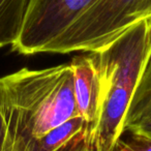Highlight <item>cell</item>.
Listing matches in <instances>:
<instances>
[{
	"label": "cell",
	"mask_w": 151,
	"mask_h": 151,
	"mask_svg": "<svg viewBox=\"0 0 151 151\" xmlns=\"http://www.w3.org/2000/svg\"><path fill=\"white\" fill-rule=\"evenodd\" d=\"M151 124V54L124 120V132Z\"/></svg>",
	"instance_id": "obj_5"
},
{
	"label": "cell",
	"mask_w": 151,
	"mask_h": 151,
	"mask_svg": "<svg viewBox=\"0 0 151 151\" xmlns=\"http://www.w3.org/2000/svg\"><path fill=\"white\" fill-rule=\"evenodd\" d=\"M114 151H151V139L138 132H127L124 138L121 136Z\"/></svg>",
	"instance_id": "obj_7"
},
{
	"label": "cell",
	"mask_w": 151,
	"mask_h": 151,
	"mask_svg": "<svg viewBox=\"0 0 151 151\" xmlns=\"http://www.w3.org/2000/svg\"><path fill=\"white\" fill-rule=\"evenodd\" d=\"M143 20H151V0H96L44 53L96 52Z\"/></svg>",
	"instance_id": "obj_2"
},
{
	"label": "cell",
	"mask_w": 151,
	"mask_h": 151,
	"mask_svg": "<svg viewBox=\"0 0 151 151\" xmlns=\"http://www.w3.org/2000/svg\"><path fill=\"white\" fill-rule=\"evenodd\" d=\"M101 85L99 119L93 151H114L124 132V120L151 54V20L128 28L111 44L92 52Z\"/></svg>",
	"instance_id": "obj_1"
},
{
	"label": "cell",
	"mask_w": 151,
	"mask_h": 151,
	"mask_svg": "<svg viewBox=\"0 0 151 151\" xmlns=\"http://www.w3.org/2000/svg\"><path fill=\"white\" fill-rule=\"evenodd\" d=\"M4 138H5V120L4 117H3L2 111L0 109V150L2 148Z\"/></svg>",
	"instance_id": "obj_8"
},
{
	"label": "cell",
	"mask_w": 151,
	"mask_h": 151,
	"mask_svg": "<svg viewBox=\"0 0 151 151\" xmlns=\"http://www.w3.org/2000/svg\"><path fill=\"white\" fill-rule=\"evenodd\" d=\"M96 0H29L19 37L12 46L22 55L44 53Z\"/></svg>",
	"instance_id": "obj_3"
},
{
	"label": "cell",
	"mask_w": 151,
	"mask_h": 151,
	"mask_svg": "<svg viewBox=\"0 0 151 151\" xmlns=\"http://www.w3.org/2000/svg\"><path fill=\"white\" fill-rule=\"evenodd\" d=\"M69 65L73 70L77 109L94 132L99 119L101 101V78L94 54L90 52L73 57Z\"/></svg>",
	"instance_id": "obj_4"
},
{
	"label": "cell",
	"mask_w": 151,
	"mask_h": 151,
	"mask_svg": "<svg viewBox=\"0 0 151 151\" xmlns=\"http://www.w3.org/2000/svg\"><path fill=\"white\" fill-rule=\"evenodd\" d=\"M29 0H0V49L19 37Z\"/></svg>",
	"instance_id": "obj_6"
},
{
	"label": "cell",
	"mask_w": 151,
	"mask_h": 151,
	"mask_svg": "<svg viewBox=\"0 0 151 151\" xmlns=\"http://www.w3.org/2000/svg\"><path fill=\"white\" fill-rule=\"evenodd\" d=\"M138 132V134H144V136H146L151 139V124H147V125L141 126V127L137 128V129L132 130V132Z\"/></svg>",
	"instance_id": "obj_9"
}]
</instances>
